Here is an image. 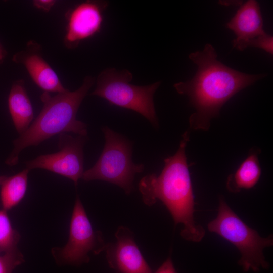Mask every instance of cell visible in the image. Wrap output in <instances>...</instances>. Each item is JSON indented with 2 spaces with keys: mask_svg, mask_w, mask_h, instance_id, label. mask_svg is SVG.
I'll return each mask as SVG.
<instances>
[{
  "mask_svg": "<svg viewBox=\"0 0 273 273\" xmlns=\"http://www.w3.org/2000/svg\"><path fill=\"white\" fill-rule=\"evenodd\" d=\"M189 59L197 66L194 76L174 84L177 92L188 97L195 108L189 118L190 128L207 131L210 120L236 94L267 76L249 74L233 69L217 60L214 48L206 44L202 51L191 53Z\"/></svg>",
  "mask_w": 273,
  "mask_h": 273,
  "instance_id": "6da1fadb",
  "label": "cell"
},
{
  "mask_svg": "<svg viewBox=\"0 0 273 273\" xmlns=\"http://www.w3.org/2000/svg\"><path fill=\"white\" fill-rule=\"evenodd\" d=\"M189 140V133L186 131L176 153L164 160L161 173L143 177L139 189L146 205L152 206L157 200H160L172 215L175 225L183 224L180 233L183 238L199 242L205 236V231L194 218V197L185 154Z\"/></svg>",
  "mask_w": 273,
  "mask_h": 273,
  "instance_id": "7a4b0ae2",
  "label": "cell"
},
{
  "mask_svg": "<svg viewBox=\"0 0 273 273\" xmlns=\"http://www.w3.org/2000/svg\"><path fill=\"white\" fill-rule=\"evenodd\" d=\"M94 82L93 77L87 76L81 86L76 90H68L54 96L44 92L41 96L43 103L41 111L28 128L14 140V148L7 160V164H16L19 154L24 148L36 146L56 135L72 132L86 136L87 126L76 119V114Z\"/></svg>",
  "mask_w": 273,
  "mask_h": 273,
  "instance_id": "3957f363",
  "label": "cell"
},
{
  "mask_svg": "<svg viewBox=\"0 0 273 273\" xmlns=\"http://www.w3.org/2000/svg\"><path fill=\"white\" fill-rule=\"evenodd\" d=\"M207 227L209 231L217 234L238 248L241 254L238 264L244 271L257 272L261 268H269L263 251L265 248L272 246V235L261 237L255 230L240 218L222 197L219 198L217 217Z\"/></svg>",
  "mask_w": 273,
  "mask_h": 273,
  "instance_id": "277c9868",
  "label": "cell"
},
{
  "mask_svg": "<svg viewBox=\"0 0 273 273\" xmlns=\"http://www.w3.org/2000/svg\"><path fill=\"white\" fill-rule=\"evenodd\" d=\"M132 79V74L127 70L106 69L98 75L92 95L105 99L111 105L136 112L157 127L153 97L161 81L138 86L130 83Z\"/></svg>",
  "mask_w": 273,
  "mask_h": 273,
  "instance_id": "5b68a950",
  "label": "cell"
},
{
  "mask_svg": "<svg viewBox=\"0 0 273 273\" xmlns=\"http://www.w3.org/2000/svg\"><path fill=\"white\" fill-rule=\"evenodd\" d=\"M102 130L105 139L103 151L95 164L84 171L81 178L86 181L109 182L129 194L133 189L135 175L142 172L144 166L132 161V145L128 140L107 127Z\"/></svg>",
  "mask_w": 273,
  "mask_h": 273,
  "instance_id": "8992f818",
  "label": "cell"
},
{
  "mask_svg": "<svg viewBox=\"0 0 273 273\" xmlns=\"http://www.w3.org/2000/svg\"><path fill=\"white\" fill-rule=\"evenodd\" d=\"M106 245L101 232L93 229L77 196L70 221L68 241L63 247L54 248L53 254L64 263L80 265L88 262L89 252L98 254L105 250Z\"/></svg>",
  "mask_w": 273,
  "mask_h": 273,
  "instance_id": "52a82bcc",
  "label": "cell"
},
{
  "mask_svg": "<svg viewBox=\"0 0 273 273\" xmlns=\"http://www.w3.org/2000/svg\"><path fill=\"white\" fill-rule=\"evenodd\" d=\"M85 137H74L67 133L59 134L60 150L26 161V168L30 170L36 168L49 170L71 179L77 186L84 172L83 148Z\"/></svg>",
  "mask_w": 273,
  "mask_h": 273,
  "instance_id": "ba28073f",
  "label": "cell"
},
{
  "mask_svg": "<svg viewBox=\"0 0 273 273\" xmlns=\"http://www.w3.org/2000/svg\"><path fill=\"white\" fill-rule=\"evenodd\" d=\"M108 6L105 1H87L79 3L66 14L67 25L64 38L69 49L99 32L103 21V12Z\"/></svg>",
  "mask_w": 273,
  "mask_h": 273,
  "instance_id": "9c48e42d",
  "label": "cell"
},
{
  "mask_svg": "<svg viewBox=\"0 0 273 273\" xmlns=\"http://www.w3.org/2000/svg\"><path fill=\"white\" fill-rule=\"evenodd\" d=\"M115 235L116 240L106 244L105 249L108 263L114 273H152L135 242L133 232L120 226Z\"/></svg>",
  "mask_w": 273,
  "mask_h": 273,
  "instance_id": "30bf717a",
  "label": "cell"
},
{
  "mask_svg": "<svg viewBox=\"0 0 273 273\" xmlns=\"http://www.w3.org/2000/svg\"><path fill=\"white\" fill-rule=\"evenodd\" d=\"M41 47L30 41L26 48L13 56V60L23 65L33 82L44 92L62 93L68 90L57 73L43 58Z\"/></svg>",
  "mask_w": 273,
  "mask_h": 273,
  "instance_id": "8fae6325",
  "label": "cell"
},
{
  "mask_svg": "<svg viewBox=\"0 0 273 273\" xmlns=\"http://www.w3.org/2000/svg\"><path fill=\"white\" fill-rule=\"evenodd\" d=\"M226 27L236 35V38L232 43L235 48L240 51L250 47L256 38L266 34L263 29L259 4L255 0L243 3Z\"/></svg>",
  "mask_w": 273,
  "mask_h": 273,
  "instance_id": "7c38bea8",
  "label": "cell"
},
{
  "mask_svg": "<svg viewBox=\"0 0 273 273\" xmlns=\"http://www.w3.org/2000/svg\"><path fill=\"white\" fill-rule=\"evenodd\" d=\"M24 83L23 80L14 82L8 97L9 112L20 135L28 128L34 117L33 107Z\"/></svg>",
  "mask_w": 273,
  "mask_h": 273,
  "instance_id": "4fadbf2b",
  "label": "cell"
},
{
  "mask_svg": "<svg viewBox=\"0 0 273 273\" xmlns=\"http://www.w3.org/2000/svg\"><path fill=\"white\" fill-rule=\"evenodd\" d=\"M261 168L255 151L251 152L234 173L227 179L226 188L232 193L253 187L259 179Z\"/></svg>",
  "mask_w": 273,
  "mask_h": 273,
  "instance_id": "5bb4252c",
  "label": "cell"
},
{
  "mask_svg": "<svg viewBox=\"0 0 273 273\" xmlns=\"http://www.w3.org/2000/svg\"><path fill=\"white\" fill-rule=\"evenodd\" d=\"M29 171L26 168L15 175L6 177L2 184L0 198L3 209L6 211L11 209L23 198L27 190Z\"/></svg>",
  "mask_w": 273,
  "mask_h": 273,
  "instance_id": "9a60e30c",
  "label": "cell"
},
{
  "mask_svg": "<svg viewBox=\"0 0 273 273\" xmlns=\"http://www.w3.org/2000/svg\"><path fill=\"white\" fill-rule=\"evenodd\" d=\"M20 235L12 226L7 211L0 210V253L17 249Z\"/></svg>",
  "mask_w": 273,
  "mask_h": 273,
  "instance_id": "2e32d148",
  "label": "cell"
},
{
  "mask_svg": "<svg viewBox=\"0 0 273 273\" xmlns=\"http://www.w3.org/2000/svg\"><path fill=\"white\" fill-rule=\"evenodd\" d=\"M24 261L22 253L16 249L0 255V273H12L14 269Z\"/></svg>",
  "mask_w": 273,
  "mask_h": 273,
  "instance_id": "e0dca14e",
  "label": "cell"
},
{
  "mask_svg": "<svg viewBox=\"0 0 273 273\" xmlns=\"http://www.w3.org/2000/svg\"><path fill=\"white\" fill-rule=\"evenodd\" d=\"M273 37L266 33L256 38L251 44V47L261 49L265 52L272 55L273 54Z\"/></svg>",
  "mask_w": 273,
  "mask_h": 273,
  "instance_id": "ac0fdd59",
  "label": "cell"
},
{
  "mask_svg": "<svg viewBox=\"0 0 273 273\" xmlns=\"http://www.w3.org/2000/svg\"><path fill=\"white\" fill-rule=\"evenodd\" d=\"M54 0H35L33 2L34 7L46 12L50 11L56 4Z\"/></svg>",
  "mask_w": 273,
  "mask_h": 273,
  "instance_id": "d6986e66",
  "label": "cell"
},
{
  "mask_svg": "<svg viewBox=\"0 0 273 273\" xmlns=\"http://www.w3.org/2000/svg\"><path fill=\"white\" fill-rule=\"evenodd\" d=\"M152 273H176L170 256L162 263L156 271Z\"/></svg>",
  "mask_w": 273,
  "mask_h": 273,
  "instance_id": "ffe728a7",
  "label": "cell"
},
{
  "mask_svg": "<svg viewBox=\"0 0 273 273\" xmlns=\"http://www.w3.org/2000/svg\"><path fill=\"white\" fill-rule=\"evenodd\" d=\"M219 3L224 6H241L243 3L240 1H220Z\"/></svg>",
  "mask_w": 273,
  "mask_h": 273,
  "instance_id": "44dd1931",
  "label": "cell"
},
{
  "mask_svg": "<svg viewBox=\"0 0 273 273\" xmlns=\"http://www.w3.org/2000/svg\"><path fill=\"white\" fill-rule=\"evenodd\" d=\"M6 51L0 44V63H2L6 57Z\"/></svg>",
  "mask_w": 273,
  "mask_h": 273,
  "instance_id": "7402d4cb",
  "label": "cell"
},
{
  "mask_svg": "<svg viewBox=\"0 0 273 273\" xmlns=\"http://www.w3.org/2000/svg\"><path fill=\"white\" fill-rule=\"evenodd\" d=\"M6 178V177L4 176H0V185L3 183L5 179Z\"/></svg>",
  "mask_w": 273,
  "mask_h": 273,
  "instance_id": "603a6c76",
  "label": "cell"
}]
</instances>
